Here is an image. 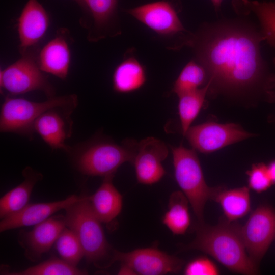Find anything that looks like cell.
Listing matches in <instances>:
<instances>
[{"instance_id": "obj_1", "label": "cell", "mask_w": 275, "mask_h": 275, "mask_svg": "<svg viewBox=\"0 0 275 275\" xmlns=\"http://www.w3.org/2000/svg\"><path fill=\"white\" fill-rule=\"evenodd\" d=\"M265 37L247 23L222 20L203 26L185 42L206 70L209 89L231 94L253 91L264 81L260 43Z\"/></svg>"}, {"instance_id": "obj_2", "label": "cell", "mask_w": 275, "mask_h": 275, "mask_svg": "<svg viewBox=\"0 0 275 275\" xmlns=\"http://www.w3.org/2000/svg\"><path fill=\"white\" fill-rule=\"evenodd\" d=\"M195 230V238L183 246V250H198L205 253L235 273L258 274V266L248 255L238 224L227 219L215 226L199 222Z\"/></svg>"}, {"instance_id": "obj_3", "label": "cell", "mask_w": 275, "mask_h": 275, "mask_svg": "<svg viewBox=\"0 0 275 275\" xmlns=\"http://www.w3.org/2000/svg\"><path fill=\"white\" fill-rule=\"evenodd\" d=\"M138 143L126 140L121 144L107 140H94L70 148L76 166L83 174L91 176H114L124 163H132Z\"/></svg>"}, {"instance_id": "obj_4", "label": "cell", "mask_w": 275, "mask_h": 275, "mask_svg": "<svg viewBox=\"0 0 275 275\" xmlns=\"http://www.w3.org/2000/svg\"><path fill=\"white\" fill-rule=\"evenodd\" d=\"M78 105L75 94L48 98L43 102H34L21 98L6 96L0 112V130L16 133L30 139L33 138L34 124L43 113L55 107L74 111Z\"/></svg>"}, {"instance_id": "obj_5", "label": "cell", "mask_w": 275, "mask_h": 275, "mask_svg": "<svg viewBox=\"0 0 275 275\" xmlns=\"http://www.w3.org/2000/svg\"><path fill=\"white\" fill-rule=\"evenodd\" d=\"M65 210L66 226L78 238L87 261L97 265L108 257L112 258L114 249L106 240L102 223L93 212L89 197H81Z\"/></svg>"}, {"instance_id": "obj_6", "label": "cell", "mask_w": 275, "mask_h": 275, "mask_svg": "<svg viewBox=\"0 0 275 275\" xmlns=\"http://www.w3.org/2000/svg\"><path fill=\"white\" fill-rule=\"evenodd\" d=\"M176 181L187 198L199 222H203L205 205L213 200L218 187L206 184L198 157L194 150L171 147Z\"/></svg>"}, {"instance_id": "obj_7", "label": "cell", "mask_w": 275, "mask_h": 275, "mask_svg": "<svg viewBox=\"0 0 275 275\" xmlns=\"http://www.w3.org/2000/svg\"><path fill=\"white\" fill-rule=\"evenodd\" d=\"M38 64L37 58L28 51L15 62L0 72V86L9 95L39 90L50 98L54 89Z\"/></svg>"}, {"instance_id": "obj_8", "label": "cell", "mask_w": 275, "mask_h": 275, "mask_svg": "<svg viewBox=\"0 0 275 275\" xmlns=\"http://www.w3.org/2000/svg\"><path fill=\"white\" fill-rule=\"evenodd\" d=\"M241 234L248 255L259 266L275 239V209L266 204L258 207L241 226Z\"/></svg>"}, {"instance_id": "obj_9", "label": "cell", "mask_w": 275, "mask_h": 275, "mask_svg": "<svg viewBox=\"0 0 275 275\" xmlns=\"http://www.w3.org/2000/svg\"><path fill=\"white\" fill-rule=\"evenodd\" d=\"M119 261L130 267L136 274L162 275L178 273L184 261L180 258L151 247L123 252L113 250L111 264Z\"/></svg>"}, {"instance_id": "obj_10", "label": "cell", "mask_w": 275, "mask_h": 275, "mask_svg": "<svg viewBox=\"0 0 275 275\" xmlns=\"http://www.w3.org/2000/svg\"><path fill=\"white\" fill-rule=\"evenodd\" d=\"M185 136L194 149L209 153L253 136L239 125L207 122L190 126Z\"/></svg>"}, {"instance_id": "obj_11", "label": "cell", "mask_w": 275, "mask_h": 275, "mask_svg": "<svg viewBox=\"0 0 275 275\" xmlns=\"http://www.w3.org/2000/svg\"><path fill=\"white\" fill-rule=\"evenodd\" d=\"M168 153L166 144L154 137H147L138 142L132 162L138 182L150 185L160 181L166 174L162 163Z\"/></svg>"}, {"instance_id": "obj_12", "label": "cell", "mask_w": 275, "mask_h": 275, "mask_svg": "<svg viewBox=\"0 0 275 275\" xmlns=\"http://www.w3.org/2000/svg\"><path fill=\"white\" fill-rule=\"evenodd\" d=\"M74 111L55 107L46 111L35 122L34 130L52 149H62L68 152L70 147L66 141L72 134L71 115Z\"/></svg>"}, {"instance_id": "obj_13", "label": "cell", "mask_w": 275, "mask_h": 275, "mask_svg": "<svg viewBox=\"0 0 275 275\" xmlns=\"http://www.w3.org/2000/svg\"><path fill=\"white\" fill-rule=\"evenodd\" d=\"M128 12L158 34L171 35L185 31L176 10L167 1L150 3L129 9Z\"/></svg>"}, {"instance_id": "obj_14", "label": "cell", "mask_w": 275, "mask_h": 275, "mask_svg": "<svg viewBox=\"0 0 275 275\" xmlns=\"http://www.w3.org/2000/svg\"><path fill=\"white\" fill-rule=\"evenodd\" d=\"M49 24L48 15L37 0H29L17 20L21 54L37 44L45 34Z\"/></svg>"}, {"instance_id": "obj_15", "label": "cell", "mask_w": 275, "mask_h": 275, "mask_svg": "<svg viewBox=\"0 0 275 275\" xmlns=\"http://www.w3.org/2000/svg\"><path fill=\"white\" fill-rule=\"evenodd\" d=\"M81 198V197L72 195L60 201L28 204L20 211L1 219L0 232L36 225L48 219L57 211L66 209Z\"/></svg>"}, {"instance_id": "obj_16", "label": "cell", "mask_w": 275, "mask_h": 275, "mask_svg": "<svg viewBox=\"0 0 275 275\" xmlns=\"http://www.w3.org/2000/svg\"><path fill=\"white\" fill-rule=\"evenodd\" d=\"M66 227L64 216L50 217L23 234V246L26 257L32 261L39 259L48 252Z\"/></svg>"}, {"instance_id": "obj_17", "label": "cell", "mask_w": 275, "mask_h": 275, "mask_svg": "<svg viewBox=\"0 0 275 275\" xmlns=\"http://www.w3.org/2000/svg\"><path fill=\"white\" fill-rule=\"evenodd\" d=\"M71 60L68 43L63 35H58L40 50L37 61L41 70L59 78L66 79Z\"/></svg>"}, {"instance_id": "obj_18", "label": "cell", "mask_w": 275, "mask_h": 275, "mask_svg": "<svg viewBox=\"0 0 275 275\" xmlns=\"http://www.w3.org/2000/svg\"><path fill=\"white\" fill-rule=\"evenodd\" d=\"M113 176L104 177L95 193L88 196L93 212L105 224L114 221L122 207V196L113 183Z\"/></svg>"}, {"instance_id": "obj_19", "label": "cell", "mask_w": 275, "mask_h": 275, "mask_svg": "<svg viewBox=\"0 0 275 275\" xmlns=\"http://www.w3.org/2000/svg\"><path fill=\"white\" fill-rule=\"evenodd\" d=\"M22 174L23 181L0 199L1 219L16 213L26 206L29 204L34 187L43 178L41 173L30 167L25 168Z\"/></svg>"}, {"instance_id": "obj_20", "label": "cell", "mask_w": 275, "mask_h": 275, "mask_svg": "<svg viewBox=\"0 0 275 275\" xmlns=\"http://www.w3.org/2000/svg\"><path fill=\"white\" fill-rule=\"evenodd\" d=\"M146 81L144 67L134 57L124 59L115 69L112 77L114 90L129 93L140 89Z\"/></svg>"}, {"instance_id": "obj_21", "label": "cell", "mask_w": 275, "mask_h": 275, "mask_svg": "<svg viewBox=\"0 0 275 275\" xmlns=\"http://www.w3.org/2000/svg\"><path fill=\"white\" fill-rule=\"evenodd\" d=\"M213 200L220 205L226 219L230 222L243 217L251 210L250 189L248 187L230 189L221 187Z\"/></svg>"}, {"instance_id": "obj_22", "label": "cell", "mask_w": 275, "mask_h": 275, "mask_svg": "<svg viewBox=\"0 0 275 275\" xmlns=\"http://www.w3.org/2000/svg\"><path fill=\"white\" fill-rule=\"evenodd\" d=\"M233 7L241 14L254 13L262 28V34L270 44L275 47V2H260L252 0H233Z\"/></svg>"}, {"instance_id": "obj_23", "label": "cell", "mask_w": 275, "mask_h": 275, "mask_svg": "<svg viewBox=\"0 0 275 275\" xmlns=\"http://www.w3.org/2000/svg\"><path fill=\"white\" fill-rule=\"evenodd\" d=\"M188 203L182 191H174L170 196L168 210L162 222L174 235L185 234L190 225Z\"/></svg>"}, {"instance_id": "obj_24", "label": "cell", "mask_w": 275, "mask_h": 275, "mask_svg": "<svg viewBox=\"0 0 275 275\" xmlns=\"http://www.w3.org/2000/svg\"><path fill=\"white\" fill-rule=\"evenodd\" d=\"M210 85L208 80L203 87L178 96V114L184 136L202 108Z\"/></svg>"}, {"instance_id": "obj_25", "label": "cell", "mask_w": 275, "mask_h": 275, "mask_svg": "<svg viewBox=\"0 0 275 275\" xmlns=\"http://www.w3.org/2000/svg\"><path fill=\"white\" fill-rule=\"evenodd\" d=\"M207 79V73L203 66L197 61H190L181 70L172 91L179 96L200 88Z\"/></svg>"}, {"instance_id": "obj_26", "label": "cell", "mask_w": 275, "mask_h": 275, "mask_svg": "<svg viewBox=\"0 0 275 275\" xmlns=\"http://www.w3.org/2000/svg\"><path fill=\"white\" fill-rule=\"evenodd\" d=\"M92 18L93 29L100 31L111 23L116 10L117 0H77Z\"/></svg>"}, {"instance_id": "obj_27", "label": "cell", "mask_w": 275, "mask_h": 275, "mask_svg": "<svg viewBox=\"0 0 275 275\" xmlns=\"http://www.w3.org/2000/svg\"><path fill=\"white\" fill-rule=\"evenodd\" d=\"M9 275H83L87 272L72 266L62 259H51L19 271L7 272Z\"/></svg>"}, {"instance_id": "obj_28", "label": "cell", "mask_w": 275, "mask_h": 275, "mask_svg": "<svg viewBox=\"0 0 275 275\" xmlns=\"http://www.w3.org/2000/svg\"><path fill=\"white\" fill-rule=\"evenodd\" d=\"M56 242V249L61 259L72 266H76L85 257L78 238L67 227L61 232Z\"/></svg>"}, {"instance_id": "obj_29", "label": "cell", "mask_w": 275, "mask_h": 275, "mask_svg": "<svg viewBox=\"0 0 275 275\" xmlns=\"http://www.w3.org/2000/svg\"><path fill=\"white\" fill-rule=\"evenodd\" d=\"M249 188L258 193L268 190L273 184L267 166L263 163L254 164L246 172Z\"/></svg>"}, {"instance_id": "obj_30", "label": "cell", "mask_w": 275, "mask_h": 275, "mask_svg": "<svg viewBox=\"0 0 275 275\" xmlns=\"http://www.w3.org/2000/svg\"><path fill=\"white\" fill-rule=\"evenodd\" d=\"M183 273L185 275H217L219 271L215 263L208 258L200 256L186 265Z\"/></svg>"}, {"instance_id": "obj_31", "label": "cell", "mask_w": 275, "mask_h": 275, "mask_svg": "<svg viewBox=\"0 0 275 275\" xmlns=\"http://www.w3.org/2000/svg\"><path fill=\"white\" fill-rule=\"evenodd\" d=\"M118 272L120 275L136 274L134 271L128 266L122 264Z\"/></svg>"}, {"instance_id": "obj_32", "label": "cell", "mask_w": 275, "mask_h": 275, "mask_svg": "<svg viewBox=\"0 0 275 275\" xmlns=\"http://www.w3.org/2000/svg\"><path fill=\"white\" fill-rule=\"evenodd\" d=\"M267 166L272 182L273 184H275V160L269 162Z\"/></svg>"}, {"instance_id": "obj_33", "label": "cell", "mask_w": 275, "mask_h": 275, "mask_svg": "<svg viewBox=\"0 0 275 275\" xmlns=\"http://www.w3.org/2000/svg\"><path fill=\"white\" fill-rule=\"evenodd\" d=\"M223 1V0H211L216 11L219 10Z\"/></svg>"}, {"instance_id": "obj_34", "label": "cell", "mask_w": 275, "mask_h": 275, "mask_svg": "<svg viewBox=\"0 0 275 275\" xmlns=\"http://www.w3.org/2000/svg\"><path fill=\"white\" fill-rule=\"evenodd\" d=\"M75 1H76V2L77 1V0H75Z\"/></svg>"}]
</instances>
